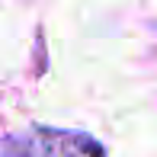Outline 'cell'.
<instances>
[{
    "label": "cell",
    "instance_id": "1",
    "mask_svg": "<svg viewBox=\"0 0 157 157\" xmlns=\"http://www.w3.org/2000/svg\"><path fill=\"white\" fill-rule=\"evenodd\" d=\"M103 144L83 132L32 125L0 141V157H103Z\"/></svg>",
    "mask_w": 157,
    "mask_h": 157
}]
</instances>
